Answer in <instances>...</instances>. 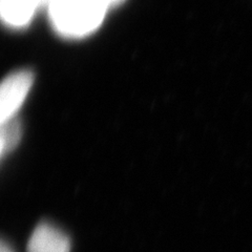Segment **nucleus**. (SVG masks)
I'll return each instance as SVG.
<instances>
[{
    "mask_svg": "<svg viewBox=\"0 0 252 252\" xmlns=\"http://www.w3.org/2000/svg\"><path fill=\"white\" fill-rule=\"evenodd\" d=\"M107 11L104 0H51L47 6L53 29L68 39H80L96 32Z\"/></svg>",
    "mask_w": 252,
    "mask_h": 252,
    "instance_id": "1",
    "label": "nucleus"
},
{
    "mask_svg": "<svg viewBox=\"0 0 252 252\" xmlns=\"http://www.w3.org/2000/svg\"><path fill=\"white\" fill-rule=\"evenodd\" d=\"M34 74L20 69L7 75L0 88V122H5L17 114L33 88Z\"/></svg>",
    "mask_w": 252,
    "mask_h": 252,
    "instance_id": "2",
    "label": "nucleus"
},
{
    "mask_svg": "<svg viewBox=\"0 0 252 252\" xmlns=\"http://www.w3.org/2000/svg\"><path fill=\"white\" fill-rule=\"evenodd\" d=\"M51 0H0V15L6 27L23 29L33 20L37 11L49 6Z\"/></svg>",
    "mask_w": 252,
    "mask_h": 252,
    "instance_id": "3",
    "label": "nucleus"
},
{
    "mask_svg": "<svg viewBox=\"0 0 252 252\" xmlns=\"http://www.w3.org/2000/svg\"><path fill=\"white\" fill-rule=\"evenodd\" d=\"M72 243L59 228L50 223H40L32 233L28 252H70Z\"/></svg>",
    "mask_w": 252,
    "mask_h": 252,
    "instance_id": "4",
    "label": "nucleus"
},
{
    "mask_svg": "<svg viewBox=\"0 0 252 252\" xmlns=\"http://www.w3.org/2000/svg\"><path fill=\"white\" fill-rule=\"evenodd\" d=\"M22 137V125L18 117L12 118L5 122H1L0 130V154L4 158L5 155L14 152L20 143Z\"/></svg>",
    "mask_w": 252,
    "mask_h": 252,
    "instance_id": "5",
    "label": "nucleus"
},
{
    "mask_svg": "<svg viewBox=\"0 0 252 252\" xmlns=\"http://www.w3.org/2000/svg\"><path fill=\"white\" fill-rule=\"evenodd\" d=\"M126 0H104V2L107 6V9H113V7H116L118 5L122 4L123 2H125Z\"/></svg>",
    "mask_w": 252,
    "mask_h": 252,
    "instance_id": "6",
    "label": "nucleus"
},
{
    "mask_svg": "<svg viewBox=\"0 0 252 252\" xmlns=\"http://www.w3.org/2000/svg\"><path fill=\"white\" fill-rule=\"evenodd\" d=\"M0 252H14L12 247L10 245H7L5 242H1V245H0Z\"/></svg>",
    "mask_w": 252,
    "mask_h": 252,
    "instance_id": "7",
    "label": "nucleus"
}]
</instances>
